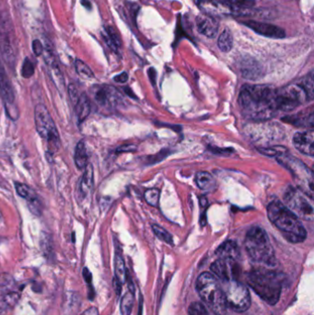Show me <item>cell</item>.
Here are the masks:
<instances>
[{"label":"cell","mask_w":314,"mask_h":315,"mask_svg":"<svg viewBox=\"0 0 314 315\" xmlns=\"http://www.w3.org/2000/svg\"><path fill=\"white\" fill-rule=\"evenodd\" d=\"M276 90L267 85H245L239 93V105L254 119H269L276 110L274 97Z\"/></svg>","instance_id":"cell-1"},{"label":"cell","mask_w":314,"mask_h":315,"mask_svg":"<svg viewBox=\"0 0 314 315\" xmlns=\"http://www.w3.org/2000/svg\"><path fill=\"white\" fill-rule=\"evenodd\" d=\"M267 214L271 222L283 233L285 238L292 243L304 241L307 231L302 225L299 217L281 203L280 201L272 202L267 207Z\"/></svg>","instance_id":"cell-2"},{"label":"cell","mask_w":314,"mask_h":315,"mask_svg":"<svg viewBox=\"0 0 314 315\" xmlns=\"http://www.w3.org/2000/svg\"><path fill=\"white\" fill-rule=\"evenodd\" d=\"M247 282L255 293L270 305L280 300L282 290V279L274 271L258 268L247 275Z\"/></svg>","instance_id":"cell-3"},{"label":"cell","mask_w":314,"mask_h":315,"mask_svg":"<svg viewBox=\"0 0 314 315\" xmlns=\"http://www.w3.org/2000/svg\"><path fill=\"white\" fill-rule=\"evenodd\" d=\"M245 248L251 259L267 266H274L276 259L273 246L265 230L260 227H253L247 232Z\"/></svg>","instance_id":"cell-4"},{"label":"cell","mask_w":314,"mask_h":315,"mask_svg":"<svg viewBox=\"0 0 314 315\" xmlns=\"http://www.w3.org/2000/svg\"><path fill=\"white\" fill-rule=\"evenodd\" d=\"M196 290L200 298L216 315H225L227 303L224 291L214 275L210 273H203L196 281Z\"/></svg>","instance_id":"cell-5"},{"label":"cell","mask_w":314,"mask_h":315,"mask_svg":"<svg viewBox=\"0 0 314 315\" xmlns=\"http://www.w3.org/2000/svg\"><path fill=\"white\" fill-rule=\"evenodd\" d=\"M34 120L38 134L47 142V153L54 155L59 149V133L49 111L45 105L38 104L35 107Z\"/></svg>","instance_id":"cell-6"},{"label":"cell","mask_w":314,"mask_h":315,"mask_svg":"<svg viewBox=\"0 0 314 315\" xmlns=\"http://www.w3.org/2000/svg\"><path fill=\"white\" fill-rule=\"evenodd\" d=\"M0 0V7H1ZM15 32L10 13L0 8V54L6 63L13 66L15 63V50H14Z\"/></svg>","instance_id":"cell-7"},{"label":"cell","mask_w":314,"mask_h":315,"mask_svg":"<svg viewBox=\"0 0 314 315\" xmlns=\"http://www.w3.org/2000/svg\"><path fill=\"white\" fill-rule=\"evenodd\" d=\"M286 206L295 215L306 220H313L312 197L295 187H289L284 195Z\"/></svg>","instance_id":"cell-8"},{"label":"cell","mask_w":314,"mask_h":315,"mask_svg":"<svg viewBox=\"0 0 314 315\" xmlns=\"http://www.w3.org/2000/svg\"><path fill=\"white\" fill-rule=\"evenodd\" d=\"M309 101L303 88L300 84L288 86L277 91L274 97V107L276 110L291 112L299 105Z\"/></svg>","instance_id":"cell-9"},{"label":"cell","mask_w":314,"mask_h":315,"mask_svg":"<svg viewBox=\"0 0 314 315\" xmlns=\"http://www.w3.org/2000/svg\"><path fill=\"white\" fill-rule=\"evenodd\" d=\"M227 307L236 312H245L251 306V295L245 285L232 280L229 281L224 292Z\"/></svg>","instance_id":"cell-10"},{"label":"cell","mask_w":314,"mask_h":315,"mask_svg":"<svg viewBox=\"0 0 314 315\" xmlns=\"http://www.w3.org/2000/svg\"><path fill=\"white\" fill-rule=\"evenodd\" d=\"M94 100L100 107L113 108L119 103L121 96L112 86H96L93 90Z\"/></svg>","instance_id":"cell-11"},{"label":"cell","mask_w":314,"mask_h":315,"mask_svg":"<svg viewBox=\"0 0 314 315\" xmlns=\"http://www.w3.org/2000/svg\"><path fill=\"white\" fill-rule=\"evenodd\" d=\"M195 4L199 8L202 13L212 17L219 16L233 15L232 10L230 9L225 0H195Z\"/></svg>","instance_id":"cell-12"},{"label":"cell","mask_w":314,"mask_h":315,"mask_svg":"<svg viewBox=\"0 0 314 315\" xmlns=\"http://www.w3.org/2000/svg\"><path fill=\"white\" fill-rule=\"evenodd\" d=\"M14 185H15L16 191L18 195L23 197L27 201L30 211L34 215L40 216L43 211V204L37 193L29 185H25V184L16 182Z\"/></svg>","instance_id":"cell-13"},{"label":"cell","mask_w":314,"mask_h":315,"mask_svg":"<svg viewBox=\"0 0 314 315\" xmlns=\"http://www.w3.org/2000/svg\"><path fill=\"white\" fill-rule=\"evenodd\" d=\"M242 24L249 27L251 30L255 31L257 34L263 35L264 37H269L273 39H282L286 36V32L281 28L270 23L249 20L243 21Z\"/></svg>","instance_id":"cell-14"},{"label":"cell","mask_w":314,"mask_h":315,"mask_svg":"<svg viewBox=\"0 0 314 315\" xmlns=\"http://www.w3.org/2000/svg\"><path fill=\"white\" fill-rule=\"evenodd\" d=\"M45 52L46 55L45 56V61L46 65L48 66V69L50 72L51 78L55 82V86L58 90L63 91L65 89V81L64 77L62 74V71L60 69L59 65L55 59V55L52 51V46L49 44L45 45Z\"/></svg>","instance_id":"cell-15"},{"label":"cell","mask_w":314,"mask_h":315,"mask_svg":"<svg viewBox=\"0 0 314 315\" xmlns=\"http://www.w3.org/2000/svg\"><path fill=\"white\" fill-rule=\"evenodd\" d=\"M195 26L199 33L210 39H213L218 35L220 28V24L215 17L204 13H201L195 18Z\"/></svg>","instance_id":"cell-16"},{"label":"cell","mask_w":314,"mask_h":315,"mask_svg":"<svg viewBox=\"0 0 314 315\" xmlns=\"http://www.w3.org/2000/svg\"><path fill=\"white\" fill-rule=\"evenodd\" d=\"M296 149L304 155H314V134L312 129L296 133L293 137Z\"/></svg>","instance_id":"cell-17"},{"label":"cell","mask_w":314,"mask_h":315,"mask_svg":"<svg viewBox=\"0 0 314 315\" xmlns=\"http://www.w3.org/2000/svg\"><path fill=\"white\" fill-rule=\"evenodd\" d=\"M235 261H227L223 259H218L211 265L210 268L215 275L220 279L224 281H230L237 272H235Z\"/></svg>","instance_id":"cell-18"},{"label":"cell","mask_w":314,"mask_h":315,"mask_svg":"<svg viewBox=\"0 0 314 315\" xmlns=\"http://www.w3.org/2000/svg\"><path fill=\"white\" fill-rule=\"evenodd\" d=\"M240 72L245 79L255 80L262 78L263 66L253 58H245L240 62Z\"/></svg>","instance_id":"cell-19"},{"label":"cell","mask_w":314,"mask_h":315,"mask_svg":"<svg viewBox=\"0 0 314 315\" xmlns=\"http://www.w3.org/2000/svg\"><path fill=\"white\" fill-rule=\"evenodd\" d=\"M0 93L6 104H12L14 102L15 94H14L13 87L11 85V82L8 77L4 66L1 64H0Z\"/></svg>","instance_id":"cell-20"},{"label":"cell","mask_w":314,"mask_h":315,"mask_svg":"<svg viewBox=\"0 0 314 315\" xmlns=\"http://www.w3.org/2000/svg\"><path fill=\"white\" fill-rule=\"evenodd\" d=\"M93 176H94L93 167L91 164H87L85 170H84V173L80 178V184L78 186L79 187L78 195H79L80 200H83L89 194V192L91 190L93 186V179H94Z\"/></svg>","instance_id":"cell-21"},{"label":"cell","mask_w":314,"mask_h":315,"mask_svg":"<svg viewBox=\"0 0 314 315\" xmlns=\"http://www.w3.org/2000/svg\"><path fill=\"white\" fill-rule=\"evenodd\" d=\"M216 255L220 257V259L236 262L239 257V247L233 240H227L217 249Z\"/></svg>","instance_id":"cell-22"},{"label":"cell","mask_w":314,"mask_h":315,"mask_svg":"<svg viewBox=\"0 0 314 315\" xmlns=\"http://www.w3.org/2000/svg\"><path fill=\"white\" fill-rule=\"evenodd\" d=\"M76 116L79 123H82L90 115V103L88 96L81 94L75 103Z\"/></svg>","instance_id":"cell-23"},{"label":"cell","mask_w":314,"mask_h":315,"mask_svg":"<svg viewBox=\"0 0 314 315\" xmlns=\"http://www.w3.org/2000/svg\"><path fill=\"white\" fill-rule=\"evenodd\" d=\"M195 183L201 190L211 191L216 186L214 177L206 171L197 172L195 176Z\"/></svg>","instance_id":"cell-24"},{"label":"cell","mask_w":314,"mask_h":315,"mask_svg":"<svg viewBox=\"0 0 314 315\" xmlns=\"http://www.w3.org/2000/svg\"><path fill=\"white\" fill-rule=\"evenodd\" d=\"M20 300V294L15 291H10L0 296V313L12 309Z\"/></svg>","instance_id":"cell-25"},{"label":"cell","mask_w":314,"mask_h":315,"mask_svg":"<svg viewBox=\"0 0 314 315\" xmlns=\"http://www.w3.org/2000/svg\"><path fill=\"white\" fill-rule=\"evenodd\" d=\"M74 160H75V164L78 169L82 170L85 169L86 166L88 164V153H87V149H86L85 143L84 141H80L78 143V145L76 147L75 156H74Z\"/></svg>","instance_id":"cell-26"},{"label":"cell","mask_w":314,"mask_h":315,"mask_svg":"<svg viewBox=\"0 0 314 315\" xmlns=\"http://www.w3.org/2000/svg\"><path fill=\"white\" fill-rule=\"evenodd\" d=\"M103 39L106 44L109 45L111 49L117 52L121 47V40L119 35L115 31V29L111 26H107L105 28V33H103Z\"/></svg>","instance_id":"cell-27"},{"label":"cell","mask_w":314,"mask_h":315,"mask_svg":"<svg viewBox=\"0 0 314 315\" xmlns=\"http://www.w3.org/2000/svg\"><path fill=\"white\" fill-rule=\"evenodd\" d=\"M115 279L118 280L121 284L125 283L126 281L127 273H126V269H125V261L120 254H116L115 255Z\"/></svg>","instance_id":"cell-28"},{"label":"cell","mask_w":314,"mask_h":315,"mask_svg":"<svg viewBox=\"0 0 314 315\" xmlns=\"http://www.w3.org/2000/svg\"><path fill=\"white\" fill-rule=\"evenodd\" d=\"M219 48L224 53H228L233 47V37L229 29H225L218 40Z\"/></svg>","instance_id":"cell-29"},{"label":"cell","mask_w":314,"mask_h":315,"mask_svg":"<svg viewBox=\"0 0 314 315\" xmlns=\"http://www.w3.org/2000/svg\"><path fill=\"white\" fill-rule=\"evenodd\" d=\"M284 120L288 121V123L298 125V126H309L310 128L313 127V114L312 113H310L309 115L305 117H299V116L287 117V118H284Z\"/></svg>","instance_id":"cell-30"},{"label":"cell","mask_w":314,"mask_h":315,"mask_svg":"<svg viewBox=\"0 0 314 315\" xmlns=\"http://www.w3.org/2000/svg\"><path fill=\"white\" fill-rule=\"evenodd\" d=\"M133 305H134V294L131 292H127L121 300V305H120L121 314L130 315L133 309Z\"/></svg>","instance_id":"cell-31"},{"label":"cell","mask_w":314,"mask_h":315,"mask_svg":"<svg viewBox=\"0 0 314 315\" xmlns=\"http://www.w3.org/2000/svg\"><path fill=\"white\" fill-rule=\"evenodd\" d=\"M75 68L77 73H78L79 76L81 77L82 79L90 80V79H93V78H94V74H93L92 70L90 69V66L88 65H86L83 61L80 60V59L76 60Z\"/></svg>","instance_id":"cell-32"},{"label":"cell","mask_w":314,"mask_h":315,"mask_svg":"<svg viewBox=\"0 0 314 315\" xmlns=\"http://www.w3.org/2000/svg\"><path fill=\"white\" fill-rule=\"evenodd\" d=\"M300 86L303 88L305 93L307 95V98H308V100L309 101V100H312L314 91L313 75H312V73H310L309 75L307 76L304 80H301Z\"/></svg>","instance_id":"cell-33"},{"label":"cell","mask_w":314,"mask_h":315,"mask_svg":"<svg viewBox=\"0 0 314 315\" xmlns=\"http://www.w3.org/2000/svg\"><path fill=\"white\" fill-rule=\"evenodd\" d=\"M152 230L154 231L155 235L157 236L160 240L164 241L166 243H169V244H172V243H173L172 237H171L170 233H169L167 230H165V229H163L162 227L154 224V225H152Z\"/></svg>","instance_id":"cell-34"},{"label":"cell","mask_w":314,"mask_h":315,"mask_svg":"<svg viewBox=\"0 0 314 315\" xmlns=\"http://www.w3.org/2000/svg\"><path fill=\"white\" fill-rule=\"evenodd\" d=\"M145 199L149 205L158 206L160 200V191L156 188L149 189L145 192Z\"/></svg>","instance_id":"cell-35"},{"label":"cell","mask_w":314,"mask_h":315,"mask_svg":"<svg viewBox=\"0 0 314 315\" xmlns=\"http://www.w3.org/2000/svg\"><path fill=\"white\" fill-rule=\"evenodd\" d=\"M259 151L265 156H269V157H278V156L285 154V152L287 151V150L283 148V147H280V146H274V147H271V148H262L259 149Z\"/></svg>","instance_id":"cell-36"},{"label":"cell","mask_w":314,"mask_h":315,"mask_svg":"<svg viewBox=\"0 0 314 315\" xmlns=\"http://www.w3.org/2000/svg\"><path fill=\"white\" fill-rule=\"evenodd\" d=\"M188 312L190 315H208V311L201 302H193L189 306Z\"/></svg>","instance_id":"cell-37"},{"label":"cell","mask_w":314,"mask_h":315,"mask_svg":"<svg viewBox=\"0 0 314 315\" xmlns=\"http://www.w3.org/2000/svg\"><path fill=\"white\" fill-rule=\"evenodd\" d=\"M34 74V65L29 58H25L21 68V75L25 79H29Z\"/></svg>","instance_id":"cell-38"},{"label":"cell","mask_w":314,"mask_h":315,"mask_svg":"<svg viewBox=\"0 0 314 315\" xmlns=\"http://www.w3.org/2000/svg\"><path fill=\"white\" fill-rule=\"evenodd\" d=\"M13 284V278L9 275H0V288L9 289Z\"/></svg>","instance_id":"cell-39"},{"label":"cell","mask_w":314,"mask_h":315,"mask_svg":"<svg viewBox=\"0 0 314 315\" xmlns=\"http://www.w3.org/2000/svg\"><path fill=\"white\" fill-rule=\"evenodd\" d=\"M68 94H69L72 103L75 105L77 100H79L80 95L79 94V90H78L77 87L74 84H70L68 86Z\"/></svg>","instance_id":"cell-40"},{"label":"cell","mask_w":314,"mask_h":315,"mask_svg":"<svg viewBox=\"0 0 314 315\" xmlns=\"http://www.w3.org/2000/svg\"><path fill=\"white\" fill-rule=\"evenodd\" d=\"M31 47H32V51H33V53H34V55H36V56H40V55H43L44 52H45L44 45H43V44H42L39 40L33 41V42H32V45H31Z\"/></svg>","instance_id":"cell-41"},{"label":"cell","mask_w":314,"mask_h":315,"mask_svg":"<svg viewBox=\"0 0 314 315\" xmlns=\"http://www.w3.org/2000/svg\"><path fill=\"white\" fill-rule=\"evenodd\" d=\"M136 146L134 144H127V145H123L116 149V153H125V152H135L136 150Z\"/></svg>","instance_id":"cell-42"},{"label":"cell","mask_w":314,"mask_h":315,"mask_svg":"<svg viewBox=\"0 0 314 315\" xmlns=\"http://www.w3.org/2000/svg\"><path fill=\"white\" fill-rule=\"evenodd\" d=\"M127 80H128V75L126 72H123L115 77V82H118V83H125Z\"/></svg>","instance_id":"cell-43"},{"label":"cell","mask_w":314,"mask_h":315,"mask_svg":"<svg viewBox=\"0 0 314 315\" xmlns=\"http://www.w3.org/2000/svg\"><path fill=\"white\" fill-rule=\"evenodd\" d=\"M83 276H84V278H85L86 282L88 283V285H90L92 287V285H91V282H92V280H91L92 279L91 274H90V271H89V269H88L87 267H85V268L83 269Z\"/></svg>","instance_id":"cell-44"},{"label":"cell","mask_w":314,"mask_h":315,"mask_svg":"<svg viewBox=\"0 0 314 315\" xmlns=\"http://www.w3.org/2000/svg\"><path fill=\"white\" fill-rule=\"evenodd\" d=\"M81 315H100V313H99V311H98L96 308L92 307V308L86 310Z\"/></svg>","instance_id":"cell-45"},{"label":"cell","mask_w":314,"mask_h":315,"mask_svg":"<svg viewBox=\"0 0 314 315\" xmlns=\"http://www.w3.org/2000/svg\"><path fill=\"white\" fill-rule=\"evenodd\" d=\"M114 284H115V290H116V293H117L118 295H120V292H121V289H122V288H121V286H122V284L120 283L118 280H116L115 279V281H114Z\"/></svg>","instance_id":"cell-46"},{"label":"cell","mask_w":314,"mask_h":315,"mask_svg":"<svg viewBox=\"0 0 314 315\" xmlns=\"http://www.w3.org/2000/svg\"><path fill=\"white\" fill-rule=\"evenodd\" d=\"M81 4L83 7H85L87 10H91V4L89 0H81Z\"/></svg>","instance_id":"cell-47"},{"label":"cell","mask_w":314,"mask_h":315,"mask_svg":"<svg viewBox=\"0 0 314 315\" xmlns=\"http://www.w3.org/2000/svg\"><path fill=\"white\" fill-rule=\"evenodd\" d=\"M200 204H201L202 206H203V205L205 206L206 204H207V200H206V198H205V197H201V199H200Z\"/></svg>","instance_id":"cell-48"},{"label":"cell","mask_w":314,"mask_h":315,"mask_svg":"<svg viewBox=\"0 0 314 315\" xmlns=\"http://www.w3.org/2000/svg\"><path fill=\"white\" fill-rule=\"evenodd\" d=\"M125 92H126V93H127L128 95H131L132 96V97H133V98H135V96L134 95V94H133L132 92H131V90H129L128 88H125Z\"/></svg>","instance_id":"cell-49"}]
</instances>
